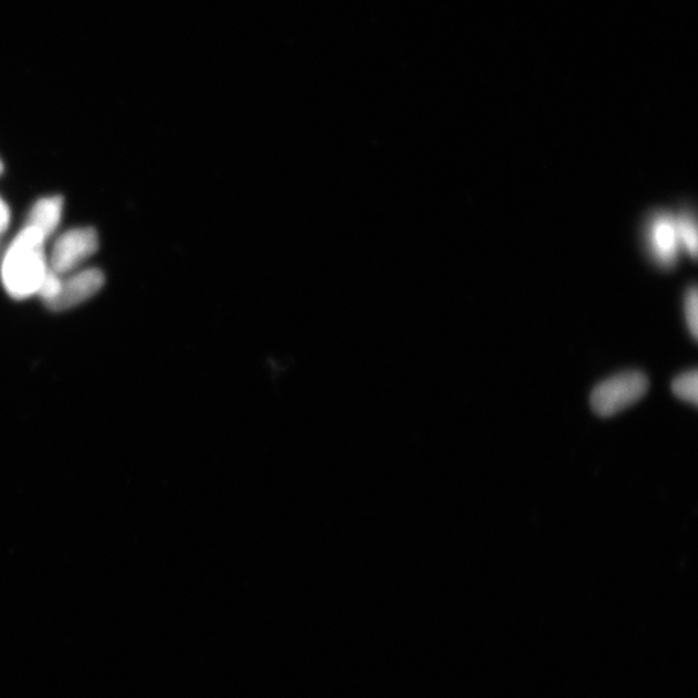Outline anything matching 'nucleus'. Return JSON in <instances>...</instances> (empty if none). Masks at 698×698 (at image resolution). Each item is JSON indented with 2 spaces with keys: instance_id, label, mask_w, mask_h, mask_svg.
<instances>
[{
  "instance_id": "obj_1",
  "label": "nucleus",
  "mask_w": 698,
  "mask_h": 698,
  "mask_svg": "<svg viewBox=\"0 0 698 698\" xmlns=\"http://www.w3.org/2000/svg\"><path fill=\"white\" fill-rule=\"evenodd\" d=\"M43 234L27 226L7 252L2 265V279L13 299H25L38 293L47 262L44 257Z\"/></svg>"
},
{
  "instance_id": "obj_2",
  "label": "nucleus",
  "mask_w": 698,
  "mask_h": 698,
  "mask_svg": "<svg viewBox=\"0 0 698 698\" xmlns=\"http://www.w3.org/2000/svg\"><path fill=\"white\" fill-rule=\"evenodd\" d=\"M648 389L649 379L642 371H624L597 384L591 393L590 404L597 415H616L644 398Z\"/></svg>"
},
{
  "instance_id": "obj_3",
  "label": "nucleus",
  "mask_w": 698,
  "mask_h": 698,
  "mask_svg": "<svg viewBox=\"0 0 698 698\" xmlns=\"http://www.w3.org/2000/svg\"><path fill=\"white\" fill-rule=\"evenodd\" d=\"M98 248L97 232L94 228H78L63 234L56 241L51 254V269L57 275L80 267Z\"/></svg>"
},
{
  "instance_id": "obj_4",
  "label": "nucleus",
  "mask_w": 698,
  "mask_h": 698,
  "mask_svg": "<svg viewBox=\"0 0 698 698\" xmlns=\"http://www.w3.org/2000/svg\"><path fill=\"white\" fill-rule=\"evenodd\" d=\"M648 247L652 255L664 268L677 262L680 246L677 219L669 214H656L647 228Z\"/></svg>"
},
{
  "instance_id": "obj_5",
  "label": "nucleus",
  "mask_w": 698,
  "mask_h": 698,
  "mask_svg": "<svg viewBox=\"0 0 698 698\" xmlns=\"http://www.w3.org/2000/svg\"><path fill=\"white\" fill-rule=\"evenodd\" d=\"M105 277L101 269H87L77 273L70 279L64 281L62 290L49 303L47 307L55 313L71 309L81 303L93 298L95 294L102 290Z\"/></svg>"
},
{
  "instance_id": "obj_6",
  "label": "nucleus",
  "mask_w": 698,
  "mask_h": 698,
  "mask_svg": "<svg viewBox=\"0 0 698 698\" xmlns=\"http://www.w3.org/2000/svg\"><path fill=\"white\" fill-rule=\"evenodd\" d=\"M63 208L64 200L60 195L38 201L30 211L27 226L35 228L43 234L44 239L50 237L62 220Z\"/></svg>"
},
{
  "instance_id": "obj_7",
  "label": "nucleus",
  "mask_w": 698,
  "mask_h": 698,
  "mask_svg": "<svg viewBox=\"0 0 698 698\" xmlns=\"http://www.w3.org/2000/svg\"><path fill=\"white\" fill-rule=\"evenodd\" d=\"M671 391L678 399L697 405L698 401V373L697 370L686 371L674 379Z\"/></svg>"
},
{
  "instance_id": "obj_8",
  "label": "nucleus",
  "mask_w": 698,
  "mask_h": 698,
  "mask_svg": "<svg viewBox=\"0 0 698 698\" xmlns=\"http://www.w3.org/2000/svg\"><path fill=\"white\" fill-rule=\"evenodd\" d=\"M677 219L678 233L680 242L686 246L692 260L697 257V226L694 216L685 212Z\"/></svg>"
},
{
  "instance_id": "obj_9",
  "label": "nucleus",
  "mask_w": 698,
  "mask_h": 698,
  "mask_svg": "<svg viewBox=\"0 0 698 698\" xmlns=\"http://www.w3.org/2000/svg\"><path fill=\"white\" fill-rule=\"evenodd\" d=\"M63 281L60 279V275L53 272L51 268L45 272L42 284L40 288H38V295L45 302L49 303L53 298L57 297L60 290H62Z\"/></svg>"
},
{
  "instance_id": "obj_10",
  "label": "nucleus",
  "mask_w": 698,
  "mask_h": 698,
  "mask_svg": "<svg viewBox=\"0 0 698 698\" xmlns=\"http://www.w3.org/2000/svg\"><path fill=\"white\" fill-rule=\"evenodd\" d=\"M687 325L695 339L698 338V297L696 286L690 287L685 302Z\"/></svg>"
},
{
  "instance_id": "obj_11",
  "label": "nucleus",
  "mask_w": 698,
  "mask_h": 698,
  "mask_svg": "<svg viewBox=\"0 0 698 698\" xmlns=\"http://www.w3.org/2000/svg\"><path fill=\"white\" fill-rule=\"evenodd\" d=\"M10 211L7 204L0 200V233H3L10 224Z\"/></svg>"
},
{
  "instance_id": "obj_12",
  "label": "nucleus",
  "mask_w": 698,
  "mask_h": 698,
  "mask_svg": "<svg viewBox=\"0 0 698 698\" xmlns=\"http://www.w3.org/2000/svg\"><path fill=\"white\" fill-rule=\"evenodd\" d=\"M2 172H3V163H2V161H0V173H2Z\"/></svg>"
}]
</instances>
